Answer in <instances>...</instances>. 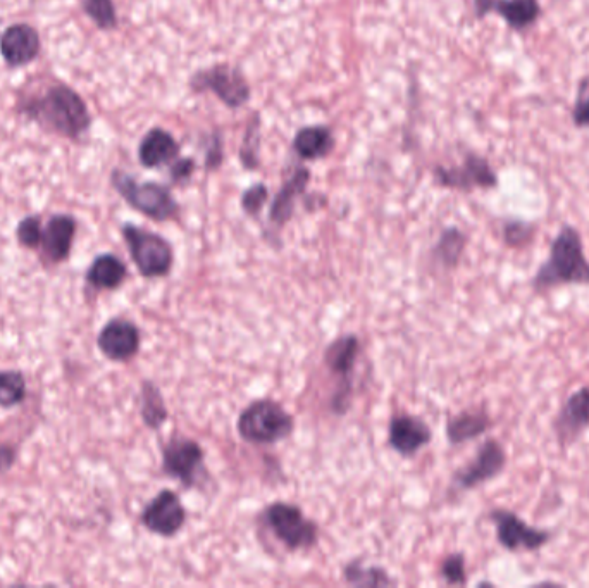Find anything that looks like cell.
Returning <instances> with one entry per match:
<instances>
[{
  "instance_id": "35",
  "label": "cell",
  "mask_w": 589,
  "mask_h": 588,
  "mask_svg": "<svg viewBox=\"0 0 589 588\" xmlns=\"http://www.w3.org/2000/svg\"><path fill=\"white\" fill-rule=\"evenodd\" d=\"M14 459H16L14 449L6 447V445H0V471L9 470L14 464Z\"/></svg>"
},
{
  "instance_id": "3",
  "label": "cell",
  "mask_w": 589,
  "mask_h": 588,
  "mask_svg": "<svg viewBox=\"0 0 589 588\" xmlns=\"http://www.w3.org/2000/svg\"><path fill=\"white\" fill-rule=\"evenodd\" d=\"M293 428L285 407L269 399L252 402L238 418V433L250 444H276L290 437Z\"/></svg>"
},
{
  "instance_id": "2",
  "label": "cell",
  "mask_w": 589,
  "mask_h": 588,
  "mask_svg": "<svg viewBox=\"0 0 589 588\" xmlns=\"http://www.w3.org/2000/svg\"><path fill=\"white\" fill-rule=\"evenodd\" d=\"M560 285H589V261L583 238L576 228L565 225L550 247V256L534 276L533 287L545 292Z\"/></svg>"
},
{
  "instance_id": "12",
  "label": "cell",
  "mask_w": 589,
  "mask_h": 588,
  "mask_svg": "<svg viewBox=\"0 0 589 588\" xmlns=\"http://www.w3.org/2000/svg\"><path fill=\"white\" fill-rule=\"evenodd\" d=\"M42 51L37 30L26 23L7 26L0 35V56L11 69L25 68L35 63Z\"/></svg>"
},
{
  "instance_id": "23",
  "label": "cell",
  "mask_w": 589,
  "mask_h": 588,
  "mask_svg": "<svg viewBox=\"0 0 589 588\" xmlns=\"http://www.w3.org/2000/svg\"><path fill=\"white\" fill-rule=\"evenodd\" d=\"M307 182H309V173L305 169H298L292 176V180H288L285 187L279 190L278 197L274 199L273 207H271V219L276 225H285L286 221L292 218L293 202L297 199V195L304 192Z\"/></svg>"
},
{
  "instance_id": "27",
  "label": "cell",
  "mask_w": 589,
  "mask_h": 588,
  "mask_svg": "<svg viewBox=\"0 0 589 588\" xmlns=\"http://www.w3.org/2000/svg\"><path fill=\"white\" fill-rule=\"evenodd\" d=\"M26 380L19 371H0V406H19L25 401Z\"/></svg>"
},
{
  "instance_id": "11",
  "label": "cell",
  "mask_w": 589,
  "mask_h": 588,
  "mask_svg": "<svg viewBox=\"0 0 589 588\" xmlns=\"http://www.w3.org/2000/svg\"><path fill=\"white\" fill-rule=\"evenodd\" d=\"M186 521V511L180 497L171 490H162L143 509L142 523L149 532L161 537H174Z\"/></svg>"
},
{
  "instance_id": "16",
  "label": "cell",
  "mask_w": 589,
  "mask_h": 588,
  "mask_svg": "<svg viewBox=\"0 0 589 588\" xmlns=\"http://www.w3.org/2000/svg\"><path fill=\"white\" fill-rule=\"evenodd\" d=\"M431 438V428L419 418L402 414L390 421V445L402 456H414L431 442Z\"/></svg>"
},
{
  "instance_id": "19",
  "label": "cell",
  "mask_w": 589,
  "mask_h": 588,
  "mask_svg": "<svg viewBox=\"0 0 589 588\" xmlns=\"http://www.w3.org/2000/svg\"><path fill=\"white\" fill-rule=\"evenodd\" d=\"M479 16L500 14L510 28L524 30L540 16L538 0H476Z\"/></svg>"
},
{
  "instance_id": "21",
  "label": "cell",
  "mask_w": 589,
  "mask_h": 588,
  "mask_svg": "<svg viewBox=\"0 0 589 588\" xmlns=\"http://www.w3.org/2000/svg\"><path fill=\"white\" fill-rule=\"evenodd\" d=\"M126 264L114 254H100L87 271V282L97 290H114L126 280Z\"/></svg>"
},
{
  "instance_id": "28",
  "label": "cell",
  "mask_w": 589,
  "mask_h": 588,
  "mask_svg": "<svg viewBox=\"0 0 589 588\" xmlns=\"http://www.w3.org/2000/svg\"><path fill=\"white\" fill-rule=\"evenodd\" d=\"M345 578L352 585L359 587H381V585H393V580L386 575V571L379 568H364L360 563H352L345 566Z\"/></svg>"
},
{
  "instance_id": "13",
  "label": "cell",
  "mask_w": 589,
  "mask_h": 588,
  "mask_svg": "<svg viewBox=\"0 0 589 588\" xmlns=\"http://www.w3.org/2000/svg\"><path fill=\"white\" fill-rule=\"evenodd\" d=\"M589 428V385L576 390L560 407L553 421V432L562 449L571 447Z\"/></svg>"
},
{
  "instance_id": "31",
  "label": "cell",
  "mask_w": 589,
  "mask_h": 588,
  "mask_svg": "<svg viewBox=\"0 0 589 588\" xmlns=\"http://www.w3.org/2000/svg\"><path fill=\"white\" fill-rule=\"evenodd\" d=\"M441 576L448 585H465L467 583V571H465V557L460 552L450 554L441 563Z\"/></svg>"
},
{
  "instance_id": "15",
  "label": "cell",
  "mask_w": 589,
  "mask_h": 588,
  "mask_svg": "<svg viewBox=\"0 0 589 588\" xmlns=\"http://www.w3.org/2000/svg\"><path fill=\"white\" fill-rule=\"evenodd\" d=\"M193 83L200 90L209 88L212 92H216L231 107L245 104L248 94H250L242 75L236 69L226 68V66H219V68L211 69L207 73H202Z\"/></svg>"
},
{
  "instance_id": "9",
  "label": "cell",
  "mask_w": 589,
  "mask_h": 588,
  "mask_svg": "<svg viewBox=\"0 0 589 588\" xmlns=\"http://www.w3.org/2000/svg\"><path fill=\"white\" fill-rule=\"evenodd\" d=\"M359 338L355 335H345L335 340L333 344L326 349V366L333 375L340 376L341 387L333 401V411L336 413H345L350 394H352V373H354L355 361L359 356Z\"/></svg>"
},
{
  "instance_id": "1",
  "label": "cell",
  "mask_w": 589,
  "mask_h": 588,
  "mask_svg": "<svg viewBox=\"0 0 589 588\" xmlns=\"http://www.w3.org/2000/svg\"><path fill=\"white\" fill-rule=\"evenodd\" d=\"M18 113L45 132L80 140L92 126V114L75 88L66 83H52L42 92L26 95L18 104Z\"/></svg>"
},
{
  "instance_id": "34",
  "label": "cell",
  "mask_w": 589,
  "mask_h": 588,
  "mask_svg": "<svg viewBox=\"0 0 589 588\" xmlns=\"http://www.w3.org/2000/svg\"><path fill=\"white\" fill-rule=\"evenodd\" d=\"M267 201V190L264 185H255L243 195V209L248 214H257Z\"/></svg>"
},
{
  "instance_id": "10",
  "label": "cell",
  "mask_w": 589,
  "mask_h": 588,
  "mask_svg": "<svg viewBox=\"0 0 589 588\" xmlns=\"http://www.w3.org/2000/svg\"><path fill=\"white\" fill-rule=\"evenodd\" d=\"M505 466H507V452L503 449V445L495 438H488L479 447L478 454L471 463L455 473L453 482L462 490H472L483 483L495 480L496 476L505 470Z\"/></svg>"
},
{
  "instance_id": "25",
  "label": "cell",
  "mask_w": 589,
  "mask_h": 588,
  "mask_svg": "<svg viewBox=\"0 0 589 588\" xmlns=\"http://www.w3.org/2000/svg\"><path fill=\"white\" fill-rule=\"evenodd\" d=\"M168 409L162 399L161 390L155 387L152 382L142 383V418L143 423L152 428L159 430L166 420H168Z\"/></svg>"
},
{
  "instance_id": "4",
  "label": "cell",
  "mask_w": 589,
  "mask_h": 588,
  "mask_svg": "<svg viewBox=\"0 0 589 588\" xmlns=\"http://www.w3.org/2000/svg\"><path fill=\"white\" fill-rule=\"evenodd\" d=\"M111 182L124 201L150 219L168 221L178 213V204L173 195L162 185L152 182L138 183L133 176L118 169L112 173Z\"/></svg>"
},
{
  "instance_id": "33",
  "label": "cell",
  "mask_w": 589,
  "mask_h": 588,
  "mask_svg": "<svg viewBox=\"0 0 589 588\" xmlns=\"http://www.w3.org/2000/svg\"><path fill=\"white\" fill-rule=\"evenodd\" d=\"M574 123L577 126H589V76L579 83L576 106H574Z\"/></svg>"
},
{
  "instance_id": "7",
  "label": "cell",
  "mask_w": 589,
  "mask_h": 588,
  "mask_svg": "<svg viewBox=\"0 0 589 588\" xmlns=\"http://www.w3.org/2000/svg\"><path fill=\"white\" fill-rule=\"evenodd\" d=\"M490 518L496 526L498 544L509 552L540 551L552 538V533L527 525L509 509H493Z\"/></svg>"
},
{
  "instance_id": "22",
  "label": "cell",
  "mask_w": 589,
  "mask_h": 588,
  "mask_svg": "<svg viewBox=\"0 0 589 588\" xmlns=\"http://www.w3.org/2000/svg\"><path fill=\"white\" fill-rule=\"evenodd\" d=\"M491 428V418L484 409L464 411L448 421L447 437L450 444L459 445L481 437Z\"/></svg>"
},
{
  "instance_id": "5",
  "label": "cell",
  "mask_w": 589,
  "mask_h": 588,
  "mask_svg": "<svg viewBox=\"0 0 589 588\" xmlns=\"http://www.w3.org/2000/svg\"><path fill=\"white\" fill-rule=\"evenodd\" d=\"M123 237L140 275L145 278L169 275L174 257L173 247L166 238L135 225H124Z\"/></svg>"
},
{
  "instance_id": "26",
  "label": "cell",
  "mask_w": 589,
  "mask_h": 588,
  "mask_svg": "<svg viewBox=\"0 0 589 588\" xmlns=\"http://www.w3.org/2000/svg\"><path fill=\"white\" fill-rule=\"evenodd\" d=\"M465 242H467V238L464 233L457 228H448L441 235L434 256L443 266L455 268L459 264L460 257L464 254Z\"/></svg>"
},
{
  "instance_id": "32",
  "label": "cell",
  "mask_w": 589,
  "mask_h": 588,
  "mask_svg": "<svg viewBox=\"0 0 589 588\" xmlns=\"http://www.w3.org/2000/svg\"><path fill=\"white\" fill-rule=\"evenodd\" d=\"M533 237V226L527 225L524 221H509V223L505 225V228H503L505 244L509 245V247H515V249L531 244Z\"/></svg>"
},
{
  "instance_id": "6",
  "label": "cell",
  "mask_w": 589,
  "mask_h": 588,
  "mask_svg": "<svg viewBox=\"0 0 589 588\" xmlns=\"http://www.w3.org/2000/svg\"><path fill=\"white\" fill-rule=\"evenodd\" d=\"M264 521L274 537L290 551L310 549L319 538L316 523L307 520L300 507L288 502H274L267 507Z\"/></svg>"
},
{
  "instance_id": "30",
  "label": "cell",
  "mask_w": 589,
  "mask_h": 588,
  "mask_svg": "<svg viewBox=\"0 0 589 588\" xmlns=\"http://www.w3.org/2000/svg\"><path fill=\"white\" fill-rule=\"evenodd\" d=\"M42 232H44L42 218L33 214V216H26L19 221L16 237H18L19 244L26 249H38L40 242H42Z\"/></svg>"
},
{
  "instance_id": "8",
  "label": "cell",
  "mask_w": 589,
  "mask_h": 588,
  "mask_svg": "<svg viewBox=\"0 0 589 588\" xmlns=\"http://www.w3.org/2000/svg\"><path fill=\"white\" fill-rule=\"evenodd\" d=\"M202 468L204 451L192 438H174L162 451V470L183 487L197 485Z\"/></svg>"
},
{
  "instance_id": "18",
  "label": "cell",
  "mask_w": 589,
  "mask_h": 588,
  "mask_svg": "<svg viewBox=\"0 0 589 588\" xmlns=\"http://www.w3.org/2000/svg\"><path fill=\"white\" fill-rule=\"evenodd\" d=\"M438 176L443 185L462 188V190H471L474 187H496V175L490 168V164L476 156L467 157L462 168L440 169Z\"/></svg>"
},
{
  "instance_id": "20",
  "label": "cell",
  "mask_w": 589,
  "mask_h": 588,
  "mask_svg": "<svg viewBox=\"0 0 589 588\" xmlns=\"http://www.w3.org/2000/svg\"><path fill=\"white\" fill-rule=\"evenodd\" d=\"M176 154V140L161 128H155L147 133L138 147V157L145 168H159L162 164L169 163Z\"/></svg>"
},
{
  "instance_id": "36",
  "label": "cell",
  "mask_w": 589,
  "mask_h": 588,
  "mask_svg": "<svg viewBox=\"0 0 589 588\" xmlns=\"http://www.w3.org/2000/svg\"><path fill=\"white\" fill-rule=\"evenodd\" d=\"M193 163L192 161H183V163L176 164L173 169L174 180H180V178H186V176L192 173Z\"/></svg>"
},
{
  "instance_id": "24",
  "label": "cell",
  "mask_w": 589,
  "mask_h": 588,
  "mask_svg": "<svg viewBox=\"0 0 589 588\" xmlns=\"http://www.w3.org/2000/svg\"><path fill=\"white\" fill-rule=\"evenodd\" d=\"M333 138L326 128H305L295 138V151L304 159H317L328 154Z\"/></svg>"
},
{
  "instance_id": "17",
  "label": "cell",
  "mask_w": 589,
  "mask_h": 588,
  "mask_svg": "<svg viewBox=\"0 0 589 588\" xmlns=\"http://www.w3.org/2000/svg\"><path fill=\"white\" fill-rule=\"evenodd\" d=\"M76 228L78 223L71 214L50 216L42 232L40 247L44 249L45 256L49 257L52 263H62L68 259L75 242Z\"/></svg>"
},
{
  "instance_id": "29",
  "label": "cell",
  "mask_w": 589,
  "mask_h": 588,
  "mask_svg": "<svg viewBox=\"0 0 589 588\" xmlns=\"http://www.w3.org/2000/svg\"><path fill=\"white\" fill-rule=\"evenodd\" d=\"M83 11L100 30H114L118 25L116 7L112 0H83Z\"/></svg>"
},
{
  "instance_id": "14",
  "label": "cell",
  "mask_w": 589,
  "mask_h": 588,
  "mask_svg": "<svg viewBox=\"0 0 589 588\" xmlns=\"http://www.w3.org/2000/svg\"><path fill=\"white\" fill-rule=\"evenodd\" d=\"M100 352L116 363L137 356L140 349V330L131 321L111 320L97 338Z\"/></svg>"
}]
</instances>
